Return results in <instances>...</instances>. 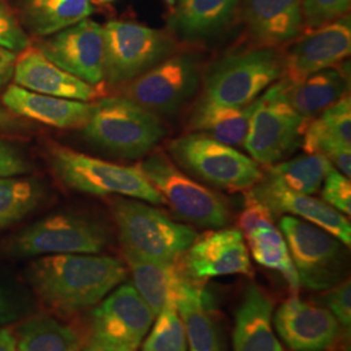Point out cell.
<instances>
[{
	"label": "cell",
	"mask_w": 351,
	"mask_h": 351,
	"mask_svg": "<svg viewBox=\"0 0 351 351\" xmlns=\"http://www.w3.org/2000/svg\"><path fill=\"white\" fill-rule=\"evenodd\" d=\"M125 278L123 262L97 254L47 255L30 267V282L39 298L62 314L98 304Z\"/></svg>",
	"instance_id": "6da1fadb"
},
{
	"label": "cell",
	"mask_w": 351,
	"mask_h": 351,
	"mask_svg": "<svg viewBox=\"0 0 351 351\" xmlns=\"http://www.w3.org/2000/svg\"><path fill=\"white\" fill-rule=\"evenodd\" d=\"M112 215L124 255L155 262H178L197 233L138 199L117 198Z\"/></svg>",
	"instance_id": "7a4b0ae2"
},
{
	"label": "cell",
	"mask_w": 351,
	"mask_h": 351,
	"mask_svg": "<svg viewBox=\"0 0 351 351\" xmlns=\"http://www.w3.org/2000/svg\"><path fill=\"white\" fill-rule=\"evenodd\" d=\"M49 158L52 171L68 188L93 195L119 194L152 204H165L163 195L137 165L108 163L60 145L51 146Z\"/></svg>",
	"instance_id": "3957f363"
},
{
	"label": "cell",
	"mask_w": 351,
	"mask_h": 351,
	"mask_svg": "<svg viewBox=\"0 0 351 351\" xmlns=\"http://www.w3.org/2000/svg\"><path fill=\"white\" fill-rule=\"evenodd\" d=\"M82 130L93 143L128 159L149 154L165 134L156 114L125 97L93 103V111Z\"/></svg>",
	"instance_id": "277c9868"
},
{
	"label": "cell",
	"mask_w": 351,
	"mask_h": 351,
	"mask_svg": "<svg viewBox=\"0 0 351 351\" xmlns=\"http://www.w3.org/2000/svg\"><path fill=\"white\" fill-rule=\"evenodd\" d=\"M284 55L258 47L226 56L204 81L202 101L226 107H245L282 77Z\"/></svg>",
	"instance_id": "5b68a950"
},
{
	"label": "cell",
	"mask_w": 351,
	"mask_h": 351,
	"mask_svg": "<svg viewBox=\"0 0 351 351\" xmlns=\"http://www.w3.org/2000/svg\"><path fill=\"white\" fill-rule=\"evenodd\" d=\"M137 167L177 217L211 229L229 224L230 210L226 198L181 172L163 152L152 154Z\"/></svg>",
	"instance_id": "8992f818"
},
{
	"label": "cell",
	"mask_w": 351,
	"mask_h": 351,
	"mask_svg": "<svg viewBox=\"0 0 351 351\" xmlns=\"http://www.w3.org/2000/svg\"><path fill=\"white\" fill-rule=\"evenodd\" d=\"M169 152L191 175L229 191L249 190L263 175L252 158L203 133L173 139Z\"/></svg>",
	"instance_id": "52a82bcc"
},
{
	"label": "cell",
	"mask_w": 351,
	"mask_h": 351,
	"mask_svg": "<svg viewBox=\"0 0 351 351\" xmlns=\"http://www.w3.org/2000/svg\"><path fill=\"white\" fill-rule=\"evenodd\" d=\"M104 80L126 84L163 62L175 51V42L163 30L129 21L104 25Z\"/></svg>",
	"instance_id": "ba28073f"
},
{
	"label": "cell",
	"mask_w": 351,
	"mask_h": 351,
	"mask_svg": "<svg viewBox=\"0 0 351 351\" xmlns=\"http://www.w3.org/2000/svg\"><path fill=\"white\" fill-rule=\"evenodd\" d=\"M280 230L287 241L302 287L328 290L341 282L345 274L341 241L295 216L281 217Z\"/></svg>",
	"instance_id": "9c48e42d"
},
{
	"label": "cell",
	"mask_w": 351,
	"mask_h": 351,
	"mask_svg": "<svg viewBox=\"0 0 351 351\" xmlns=\"http://www.w3.org/2000/svg\"><path fill=\"white\" fill-rule=\"evenodd\" d=\"M307 121L268 88L255 99L243 146L258 164L272 165L295 150Z\"/></svg>",
	"instance_id": "30bf717a"
},
{
	"label": "cell",
	"mask_w": 351,
	"mask_h": 351,
	"mask_svg": "<svg viewBox=\"0 0 351 351\" xmlns=\"http://www.w3.org/2000/svg\"><path fill=\"white\" fill-rule=\"evenodd\" d=\"M108 242L106 229L77 215H52L23 230L11 249L23 256L59 254H98Z\"/></svg>",
	"instance_id": "8fae6325"
},
{
	"label": "cell",
	"mask_w": 351,
	"mask_h": 351,
	"mask_svg": "<svg viewBox=\"0 0 351 351\" xmlns=\"http://www.w3.org/2000/svg\"><path fill=\"white\" fill-rule=\"evenodd\" d=\"M199 82L198 63L190 53L171 55L124 90L125 98L154 114L177 111L195 93Z\"/></svg>",
	"instance_id": "7c38bea8"
},
{
	"label": "cell",
	"mask_w": 351,
	"mask_h": 351,
	"mask_svg": "<svg viewBox=\"0 0 351 351\" xmlns=\"http://www.w3.org/2000/svg\"><path fill=\"white\" fill-rule=\"evenodd\" d=\"M36 47L55 65L93 86L104 80V26L97 21L85 19Z\"/></svg>",
	"instance_id": "4fadbf2b"
},
{
	"label": "cell",
	"mask_w": 351,
	"mask_h": 351,
	"mask_svg": "<svg viewBox=\"0 0 351 351\" xmlns=\"http://www.w3.org/2000/svg\"><path fill=\"white\" fill-rule=\"evenodd\" d=\"M155 315L133 284L120 285L91 314L93 339L136 351L146 339Z\"/></svg>",
	"instance_id": "5bb4252c"
},
{
	"label": "cell",
	"mask_w": 351,
	"mask_h": 351,
	"mask_svg": "<svg viewBox=\"0 0 351 351\" xmlns=\"http://www.w3.org/2000/svg\"><path fill=\"white\" fill-rule=\"evenodd\" d=\"M351 51L350 16L304 32L290 43L284 55L282 77L288 81H301L326 68L343 62Z\"/></svg>",
	"instance_id": "9a60e30c"
},
{
	"label": "cell",
	"mask_w": 351,
	"mask_h": 351,
	"mask_svg": "<svg viewBox=\"0 0 351 351\" xmlns=\"http://www.w3.org/2000/svg\"><path fill=\"white\" fill-rule=\"evenodd\" d=\"M182 267L201 282L228 275H251L250 252L239 229H217L197 236L182 255Z\"/></svg>",
	"instance_id": "2e32d148"
},
{
	"label": "cell",
	"mask_w": 351,
	"mask_h": 351,
	"mask_svg": "<svg viewBox=\"0 0 351 351\" xmlns=\"http://www.w3.org/2000/svg\"><path fill=\"white\" fill-rule=\"evenodd\" d=\"M254 199L262 203L272 215L290 213L302 220L324 229L343 245L350 246L351 226L342 213L307 194H300L282 185L269 173H263L261 180L247 191Z\"/></svg>",
	"instance_id": "e0dca14e"
},
{
	"label": "cell",
	"mask_w": 351,
	"mask_h": 351,
	"mask_svg": "<svg viewBox=\"0 0 351 351\" xmlns=\"http://www.w3.org/2000/svg\"><path fill=\"white\" fill-rule=\"evenodd\" d=\"M274 323L290 350H330L339 341L341 326L329 310L297 297L278 307Z\"/></svg>",
	"instance_id": "ac0fdd59"
},
{
	"label": "cell",
	"mask_w": 351,
	"mask_h": 351,
	"mask_svg": "<svg viewBox=\"0 0 351 351\" xmlns=\"http://www.w3.org/2000/svg\"><path fill=\"white\" fill-rule=\"evenodd\" d=\"M14 85L38 94L72 101H88L99 97L98 86L77 78L50 62L37 47H27L16 58Z\"/></svg>",
	"instance_id": "d6986e66"
},
{
	"label": "cell",
	"mask_w": 351,
	"mask_h": 351,
	"mask_svg": "<svg viewBox=\"0 0 351 351\" xmlns=\"http://www.w3.org/2000/svg\"><path fill=\"white\" fill-rule=\"evenodd\" d=\"M242 19L251 40L264 49L290 45L303 32L301 0H243Z\"/></svg>",
	"instance_id": "ffe728a7"
},
{
	"label": "cell",
	"mask_w": 351,
	"mask_h": 351,
	"mask_svg": "<svg viewBox=\"0 0 351 351\" xmlns=\"http://www.w3.org/2000/svg\"><path fill=\"white\" fill-rule=\"evenodd\" d=\"M10 112L60 129L84 128L93 111V103L56 98L10 85L1 95Z\"/></svg>",
	"instance_id": "44dd1931"
},
{
	"label": "cell",
	"mask_w": 351,
	"mask_h": 351,
	"mask_svg": "<svg viewBox=\"0 0 351 351\" xmlns=\"http://www.w3.org/2000/svg\"><path fill=\"white\" fill-rule=\"evenodd\" d=\"M348 88L346 75L339 69L326 68L301 81L280 78L268 90L310 121L345 97Z\"/></svg>",
	"instance_id": "7402d4cb"
},
{
	"label": "cell",
	"mask_w": 351,
	"mask_h": 351,
	"mask_svg": "<svg viewBox=\"0 0 351 351\" xmlns=\"http://www.w3.org/2000/svg\"><path fill=\"white\" fill-rule=\"evenodd\" d=\"M272 324V300L259 287L250 285L236 315L233 351H284Z\"/></svg>",
	"instance_id": "603a6c76"
},
{
	"label": "cell",
	"mask_w": 351,
	"mask_h": 351,
	"mask_svg": "<svg viewBox=\"0 0 351 351\" xmlns=\"http://www.w3.org/2000/svg\"><path fill=\"white\" fill-rule=\"evenodd\" d=\"M133 276V285L154 315L160 313L167 302H177L197 282L180 268L178 262H155L125 255Z\"/></svg>",
	"instance_id": "cb8c5ba5"
},
{
	"label": "cell",
	"mask_w": 351,
	"mask_h": 351,
	"mask_svg": "<svg viewBox=\"0 0 351 351\" xmlns=\"http://www.w3.org/2000/svg\"><path fill=\"white\" fill-rule=\"evenodd\" d=\"M14 4L20 24L36 37L53 36L95 11L90 0H14Z\"/></svg>",
	"instance_id": "d4e9b609"
},
{
	"label": "cell",
	"mask_w": 351,
	"mask_h": 351,
	"mask_svg": "<svg viewBox=\"0 0 351 351\" xmlns=\"http://www.w3.org/2000/svg\"><path fill=\"white\" fill-rule=\"evenodd\" d=\"M241 0H176L169 27L189 42L211 37L232 20Z\"/></svg>",
	"instance_id": "484cf974"
},
{
	"label": "cell",
	"mask_w": 351,
	"mask_h": 351,
	"mask_svg": "<svg viewBox=\"0 0 351 351\" xmlns=\"http://www.w3.org/2000/svg\"><path fill=\"white\" fill-rule=\"evenodd\" d=\"M182 317L190 351H224L219 323L211 310V298L199 282H194L176 302Z\"/></svg>",
	"instance_id": "4316f807"
},
{
	"label": "cell",
	"mask_w": 351,
	"mask_h": 351,
	"mask_svg": "<svg viewBox=\"0 0 351 351\" xmlns=\"http://www.w3.org/2000/svg\"><path fill=\"white\" fill-rule=\"evenodd\" d=\"M254 101L245 107H226L201 99L190 117V128L229 146L242 145Z\"/></svg>",
	"instance_id": "83f0119b"
},
{
	"label": "cell",
	"mask_w": 351,
	"mask_h": 351,
	"mask_svg": "<svg viewBox=\"0 0 351 351\" xmlns=\"http://www.w3.org/2000/svg\"><path fill=\"white\" fill-rule=\"evenodd\" d=\"M351 147L350 97H342L316 119L307 121L302 132V146L306 154H316L328 145Z\"/></svg>",
	"instance_id": "f1b7e54d"
},
{
	"label": "cell",
	"mask_w": 351,
	"mask_h": 351,
	"mask_svg": "<svg viewBox=\"0 0 351 351\" xmlns=\"http://www.w3.org/2000/svg\"><path fill=\"white\" fill-rule=\"evenodd\" d=\"M247 239L252 258L268 269L280 272L293 293L301 287L298 274L289 252L287 241L274 224L259 228Z\"/></svg>",
	"instance_id": "f546056e"
},
{
	"label": "cell",
	"mask_w": 351,
	"mask_h": 351,
	"mask_svg": "<svg viewBox=\"0 0 351 351\" xmlns=\"http://www.w3.org/2000/svg\"><path fill=\"white\" fill-rule=\"evenodd\" d=\"M45 197L43 184L33 177H0V230L24 219Z\"/></svg>",
	"instance_id": "4dcf8cb0"
},
{
	"label": "cell",
	"mask_w": 351,
	"mask_h": 351,
	"mask_svg": "<svg viewBox=\"0 0 351 351\" xmlns=\"http://www.w3.org/2000/svg\"><path fill=\"white\" fill-rule=\"evenodd\" d=\"M332 169L333 165L324 156L306 154L285 163L268 165L265 172L295 193L313 195L320 189Z\"/></svg>",
	"instance_id": "1f68e13d"
},
{
	"label": "cell",
	"mask_w": 351,
	"mask_h": 351,
	"mask_svg": "<svg viewBox=\"0 0 351 351\" xmlns=\"http://www.w3.org/2000/svg\"><path fill=\"white\" fill-rule=\"evenodd\" d=\"M81 339L75 329L40 316L21 328L17 351H80Z\"/></svg>",
	"instance_id": "d6a6232c"
},
{
	"label": "cell",
	"mask_w": 351,
	"mask_h": 351,
	"mask_svg": "<svg viewBox=\"0 0 351 351\" xmlns=\"http://www.w3.org/2000/svg\"><path fill=\"white\" fill-rule=\"evenodd\" d=\"M155 317L150 335L143 339L142 351H188L186 330L176 302H167Z\"/></svg>",
	"instance_id": "836d02e7"
},
{
	"label": "cell",
	"mask_w": 351,
	"mask_h": 351,
	"mask_svg": "<svg viewBox=\"0 0 351 351\" xmlns=\"http://www.w3.org/2000/svg\"><path fill=\"white\" fill-rule=\"evenodd\" d=\"M350 4L351 0H301L303 30H313L346 16Z\"/></svg>",
	"instance_id": "e575fe53"
},
{
	"label": "cell",
	"mask_w": 351,
	"mask_h": 351,
	"mask_svg": "<svg viewBox=\"0 0 351 351\" xmlns=\"http://www.w3.org/2000/svg\"><path fill=\"white\" fill-rule=\"evenodd\" d=\"M0 47L20 53L30 47V39L8 0H0Z\"/></svg>",
	"instance_id": "d590c367"
},
{
	"label": "cell",
	"mask_w": 351,
	"mask_h": 351,
	"mask_svg": "<svg viewBox=\"0 0 351 351\" xmlns=\"http://www.w3.org/2000/svg\"><path fill=\"white\" fill-rule=\"evenodd\" d=\"M322 198L341 213H351L350 178L337 172L335 168L326 175V182L322 190Z\"/></svg>",
	"instance_id": "8d00e7d4"
},
{
	"label": "cell",
	"mask_w": 351,
	"mask_h": 351,
	"mask_svg": "<svg viewBox=\"0 0 351 351\" xmlns=\"http://www.w3.org/2000/svg\"><path fill=\"white\" fill-rule=\"evenodd\" d=\"M323 302L326 303L329 313L336 317L339 326L349 333L351 326L350 280H343L337 285L328 289L323 295Z\"/></svg>",
	"instance_id": "74e56055"
},
{
	"label": "cell",
	"mask_w": 351,
	"mask_h": 351,
	"mask_svg": "<svg viewBox=\"0 0 351 351\" xmlns=\"http://www.w3.org/2000/svg\"><path fill=\"white\" fill-rule=\"evenodd\" d=\"M269 224H274V215L262 203L254 199L249 193H246L245 210L239 217V230L242 236L249 239L255 230Z\"/></svg>",
	"instance_id": "f35d334b"
},
{
	"label": "cell",
	"mask_w": 351,
	"mask_h": 351,
	"mask_svg": "<svg viewBox=\"0 0 351 351\" xmlns=\"http://www.w3.org/2000/svg\"><path fill=\"white\" fill-rule=\"evenodd\" d=\"M29 313V302L23 294L0 282V328L8 326Z\"/></svg>",
	"instance_id": "ab89813d"
},
{
	"label": "cell",
	"mask_w": 351,
	"mask_h": 351,
	"mask_svg": "<svg viewBox=\"0 0 351 351\" xmlns=\"http://www.w3.org/2000/svg\"><path fill=\"white\" fill-rule=\"evenodd\" d=\"M32 164L24 154L7 141L0 138V177H12L29 173Z\"/></svg>",
	"instance_id": "60d3db41"
},
{
	"label": "cell",
	"mask_w": 351,
	"mask_h": 351,
	"mask_svg": "<svg viewBox=\"0 0 351 351\" xmlns=\"http://www.w3.org/2000/svg\"><path fill=\"white\" fill-rule=\"evenodd\" d=\"M17 53L0 47V91L5 88L13 77V68Z\"/></svg>",
	"instance_id": "b9f144b4"
},
{
	"label": "cell",
	"mask_w": 351,
	"mask_h": 351,
	"mask_svg": "<svg viewBox=\"0 0 351 351\" xmlns=\"http://www.w3.org/2000/svg\"><path fill=\"white\" fill-rule=\"evenodd\" d=\"M24 124L20 123L12 112H8L7 110L0 107V129L4 130H23Z\"/></svg>",
	"instance_id": "7bdbcfd3"
},
{
	"label": "cell",
	"mask_w": 351,
	"mask_h": 351,
	"mask_svg": "<svg viewBox=\"0 0 351 351\" xmlns=\"http://www.w3.org/2000/svg\"><path fill=\"white\" fill-rule=\"evenodd\" d=\"M80 351H132L123 346L119 345H113V343H108L104 341H99V339H91L88 345Z\"/></svg>",
	"instance_id": "ee69618b"
},
{
	"label": "cell",
	"mask_w": 351,
	"mask_h": 351,
	"mask_svg": "<svg viewBox=\"0 0 351 351\" xmlns=\"http://www.w3.org/2000/svg\"><path fill=\"white\" fill-rule=\"evenodd\" d=\"M0 351H17V341L10 330H0Z\"/></svg>",
	"instance_id": "f6af8a7d"
},
{
	"label": "cell",
	"mask_w": 351,
	"mask_h": 351,
	"mask_svg": "<svg viewBox=\"0 0 351 351\" xmlns=\"http://www.w3.org/2000/svg\"><path fill=\"white\" fill-rule=\"evenodd\" d=\"M165 3H168L169 5H175L176 0H164Z\"/></svg>",
	"instance_id": "bcb514c9"
},
{
	"label": "cell",
	"mask_w": 351,
	"mask_h": 351,
	"mask_svg": "<svg viewBox=\"0 0 351 351\" xmlns=\"http://www.w3.org/2000/svg\"><path fill=\"white\" fill-rule=\"evenodd\" d=\"M101 1H111V0H101Z\"/></svg>",
	"instance_id": "7dc6e473"
}]
</instances>
